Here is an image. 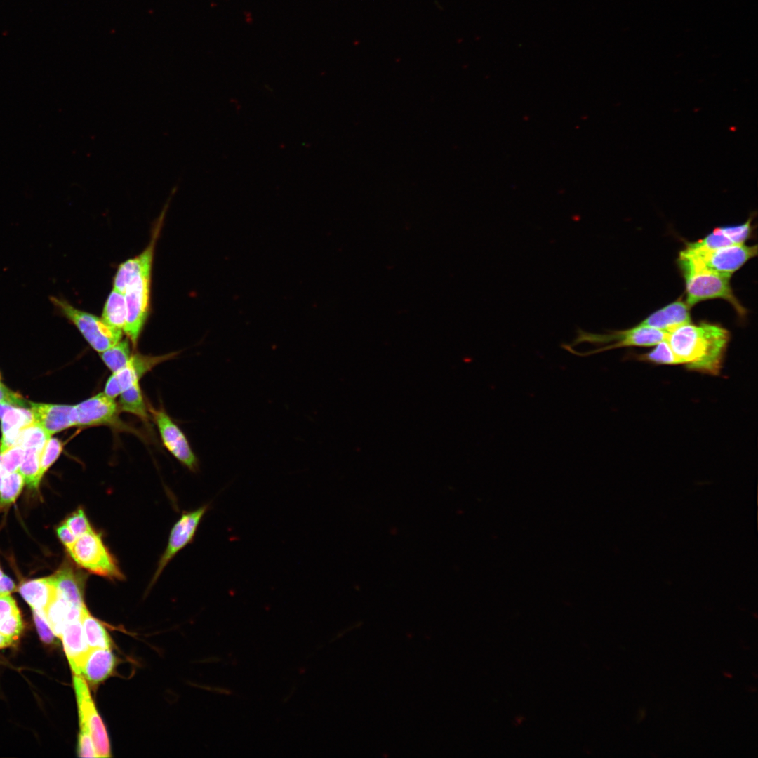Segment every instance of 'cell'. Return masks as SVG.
<instances>
[{"mask_svg": "<svg viewBox=\"0 0 758 758\" xmlns=\"http://www.w3.org/2000/svg\"><path fill=\"white\" fill-rule=\"evenodd\" d=\"M4 576L2 571L0 569V578Z\"/></svg>", "mask_w": 758, "mask_h": 758, "instance_id": "obj_40", "label": "cell"}, {"mask_svg": "<svg viewBox=\"0 0 758 758\" xmlns=\"http://www.w3.org/2000/svg\"><path fill=\"white\" fill-rule=\"evenodd\" d=\"M175 353L164 355L151 356L135 354L131 355L128 362L122 368L108 378L104 389V393L112 399H115L133 384L151 371L157 364L173 358Z\"/></svg>", "mask_w": 758, "mask_h": 758, "instance_id": "obj_10", "label": "cell"}, {"mask_svg": "<svg viewBox=\"0 0 758 758\" xmlns=\"http://www.w3.org/2000/svg\"><path fill=\"white\" fill-rule=\"evenodd\" d=\"M208 508L209 505L206 504L194 511L185 512L174 525L171 532L168 546L159 560L152 583L157 580L166 565L177 552L192 542Z\"/></svg>", "mask_w": 758, "mask_h": 758, "instance_id": "obj_12", "label": "cell"}, {"mask_svg": "<svg viewBox=\"0 0 758 758\" xmlns=\"http://www.w3.org/2000/svg\"><path fill=\"white\" fill-rule=\"evenodd\" d=\"M29 402L20 394L7 387L1 380L0 377V404H6L15 406L29 408Z\"/></svg>", "mask_w": 758, "mask_h": 758, "instance_id": "obj_34", "label": "cell"}, {"mask_svg": "<svg viewBox=\"0 0 758 758\" xmlns=\"http://www.w3.org/2000/svg\"><path fill=\"white\" fill-rule=\"evenodd\" d=\"M1 439L0 453L17 444L21 431L34 423L29 408L0 404Z\"/></svg>", "mask_w": 758, "mask_h": 758, "instance_id": "obj_15", "label": "cell"}, {"mask_svg": "<svg viewBox=\"0 0 758 758\" xmlns=\"http://www.w3.org/2000/svg\"><path fill=\"white\" fill-rule=\"evenodd\" d=\"M56 533L58 538L67 549L71 547L77 539L65 522L57 528Z\"/></svg>", "mask_w": 758, "mask_h": 758, "instance_id": "obj_37", "label": "cell"}, {"mask_svg": "<svg viewBox=\"0 0 758 758\" xmlns=\"http://www.w3.org/2000/svg\"><path fill=\"white\" fill-rule=\"evenodd\" d=\"M649 352L638 355L640 361H644L657 365H681V362L673 352L667 340H663Z\"/></svg>", "mask_w": 758, "mask_h": 758, "instance_id": "obj_27", "label": "cell"}, {"mask_svg": "<svg viewBox=\"0 0 758 758\" xmlns=\"http://www.w3.org/2000/svg\"><path fill=\"white\" fill-rule=\"evenodd\" d=\"M73 684L78 705L80 729L88 731L98 757H111L107 733L96 710L86 681L81 675L74 674Z\"/></svg>", "mask_w": 758, "mask_h": 758, "instance_id": "obj_8", "label": "cell"}, {"mask_svg": "<svg viewBox=\"0 0 758 758\" xmlns=\"http://www.w3.org/2000/svg\"><path fill=\"white\" fill-rule=\"evenodd\" d=\"M686 282V302L691 307L706 300L722 298L728 301L743 317L746 310L734 295L731 276L705 269L680 267Z\"/></svg>", "mask_w": 758, "mask_h": 758, "instance_id": "obj_4", "label": "cell"}, {"mask_svg": "<svg viewBox=\"0 0 758 758\" xmlns=\"http://www.w3.org/2000/svg\"><path fill=\"white\" fill-rule=\"evenodd\" d=\"M77 426H109L117 430H130L119 419L120 413L114 399L104 392L94 395L75 405Z\"/></svg>", "mask_w": 758, "mask_h": 758, "instance_id": "obj_9", "label": "cell"}, {"mask_svg": "<svg viewBox=\"0 0 758 758\" xmlns=\"http://www.w3.org/2000/svg\"><path fill=\"white\" fill-rule=\"evenodd\" d=\"M14 641H15L13 639H11V638H8L7 637H5L4 635H3L2 634L0 633V649L6 647L8 646H10V645L13 644V643Z\"/></svg>", "mask_w": 758, "mask_h": 758, "instance_id": "obj_38", "label": "cell"}, {"mask_svg": "<svg viewBox=\"0 0 758 758\" xmlns=\"http://www.w3.org/2000/svg\"><path fill=\"white\" fill-rule=\"evenodd\" d=\"M667 336L668 333L638 324L630 329L605 334L578 328L571 343H563L561 347L574 355L586 357L616 348L654 346Z\"/></svg>", "mask_w": 758, "mask_h": 758, "instance_id": "obj_2", "label": "cell"}, {"mask_svg": "<svg viewBox=\"0 0 758 758\" xmlns=\"http://www.w3.org/2000/svg\"><path fill=\"white\" fill-rule=\"evenodd\" d=\"M152 266L135 274L124 291L126 307V319L123 331L132 345H137L138 338L149 312Z\"/></svg>", "mask_w": 758, "mask_h": 758, "instance_id": "obj_7", "label": "cell"}, {"mask_svg": "<svg viewBox=\"0 0 758 758\" xmlns=\"http://www.w3.org/2000/svg\"><path fill=\"white\" fill-rule=\"evenodd\" d=\"M81 623L84 636L90 649H110L112 639L102 624L92 616L86 607L81 613Z\"/></svg>", "mask_w": 758, "mask_h": 758, "instance_id": "obj_21", "label": "cell"}, {"mask_svg": "<svg viewBox=\"0 0 758 758\" xmlns=\"http://www.w3.org/2000/svg\"><path fill=\"white\" fill-rule=\"evenodd\" d=\"M728 330L706 321L682 325L668 333L667 341L681 365L712 375L720 373L729 342Z\"/></svg>", "mask_w": 758, "mask_h": 758, "instance_id": "obj_1", "label": "cell"}, {"mask_svg": "<svg viewBox=\"0 0 758 758\" xmlns=\"http://www.w3.org/2000/svg\"><path fill=\"white\" fill-rule=\"evenodd\" d=\"M62 451V444L57 438L51 437L44 445L40 456V470L42 477L58 459Z\"/></svg>", "mask_w": 758, "mask_h": 758, "instance_id": "obj_29", "label": "cell"}, {"mask_svg": "<svg viewBox=\"0 0 758 758\" xmlns=\"http://www.w3.org/2000/svg\"><path fill=\"white\" fill-rule=\"evenodd\" d=\"M18 590L32 609L45 613L58 596L51 576L27 581L20 586Z\"/></svg>", "mask_w": 758, "mask_h": 758, "instance_id": "obj_20", "label": "cell"}, {"mask_svg": "<svg viewBox=\"0 0 758 758\" xmlns=\"http://www.w3.org/2000/svg\"><path fill=\"white\" fill-rule=\"evenodd\" d=\"M8 474V472H6V470H5V468H4V465H3V463H2V460H1V453H0V488H1V484H2V481H3V479H4V477H6V475H7Z\"/></svg>", "mask_w": 758, "mask_h": 758, "instance_id": "obj_39", "label": "cell"}, {"mask_svg": "<svg viewBox=\"0 0 758 758\" xmlns=\"http://www.w3.org/2000/svg\"><path fill=\"white\" fill-rule=\"evenodd\" d=\"M51 580L56 588L58 596L72 606L83 609L84 576L74 571L72 567L65 566L60 568Z\"/></svg>", "mask_w": 758, "mask_h": 758, "instance_id": "obj_18", "label": "cell"}, {"mask_svg": "<svg viewBox=\"0 0 758 758\" xmlns=\"http://www.w3.org/2000/svg\"><path fill=\"white\" fill-rule=\"evenodd\" d=\"M166 448L181 463L192 472L199 468V460L182 430L163 409L150 408Z\"/></svg>", "mask_w": 758, "mask_h": 758, "instance_id": "obj_11", "label": "cell"}, {"mask_svg": "<svg viewBox=\"0 0 758 758\" xmlns=\"http://www.w3.org/2000/svg\"><path fill=\"white\" fill-rule=\"evenodd\" d=\"M117 658L110 649H90L85 656L80 674L93 685H97L113 672Z\"/></svg>", "mask_w": 758, "mask_h": 758, "instance_id": "obj_17", "label": "cell"}, {"mask_svg": "<svg viewBox=\"0 0 758 758\" xmlns=\"http://www.w3.org/2000/svg\"><path fill=\"white\" fill-rule=\"evenodd\" d=\"M690 307L678 299L655 311L638 325L670 333L675 328L691 322Z\"/></svg>", "mask_w": 758, "mask_h": 758, "instance_id": "obj_16", "label": "cell"}, {"mask_svg": "<svg viewBox=\"0 0 758 758\" xmlns=\"http://www.w3.org/2000/svg\"><path fill=\"white\" fill-rule=\"evenodd\" d=\"M65 523L77 538L86 534L93 529L84 510L81 507H79L75 512L70 514L67 518Z\"/></svg>", "mask_w": 758, "mask_h": 758, "instance_id": "obj_30", "label": "cell"}, {"mask_svg": "<svg viewBox=\"0 0 758 758\" xmlns=\"http://www.w3.org/2000/svg\"><path fill=\"white\" fill-rule=\"evenodd\" d=\"M60 639L72 671L74 674H80L82 662L90 650L81 620L69 621L65 627Z\"/></svg>", "mask_w": 758, "mask_h": 758, "instance_id": "obj_19", "label": "cell"}, {"mask_svg": "<svg viewBox=\"0 0 758 758\" xmlns=\"http://www.w3.org/2000/svg\"><path fill=\"white\" fill-rule=\"evenodd\" d=\"M117 404L120 412L130 413L142 421L148 422L149 416L139 382L133 384L119 394Z\"/></svg>", "mask_w": 758, "mask_h": 758, "instance_id": "obj_23", "label": "cell"}, {"mask_svg": "<svg viewBox=\"0 0 758 758\" xmlns=\"http://www.w3.org/2000/svg\"><path fill=\"white\" fill-rule=\"evenodd\" d=\"M751 220L752 219L750 218L745 222L738 225L718 228L733 244H742L749 238L751 234Z\"/></svg>", "mask_w": 758, "mask_h": 758, "instance_id": "obj_31", "label": "cell"}, {"mask_svg": "<svg viewBox=\"0 0 758 758\" xmlns=\"http://www.w3.org/2000/svg\"><path fill=\"white\" fill-rule=\"evenodd\" d=\"M100 354L107 367L115 373L126 366L131 357L130 343L127 339L121 340Z\"/></svg>", "mask_w": 758, "mask_h": 758, "instance_id": "obj_25", "label": "cell"}, {"mask_svg": "<svg viewBox=\"0 0 758 758\" xmlns=\"http://www.w3.org/2000/svg\"><path fill=\"white\" fill-rule=\"evenodd\" d=\"M34 423L49 435L77 426L75 405L51 404L29 402Z\"/></svg>", "mask_w": 758, "mask_h": 758, "instance_id": "obj_13", "label": "cell"}, {"mask_svg": "<svg viewBox=\"0 0 758 758\" xmlns=\"http://www.w3.org/2000/svg\"><path fill=\"white\" fill-rule=\"evenodd\" d=\"M34 620L41 639L46 643H51L54 633L48 622L46 613L32 609Z\"/></svg>", "mask_w": 758, "mask_h": 758, "instance_id": "obj_33", "label": "cell"}, {"mask_svg": "<svg viewBox=\"0 0 758 758\" xmlns=\"http://www.w3.org/2000/svg\"><path fill=\"white\" fill-rule=\"evenodd\" d=\"M24 484L23 477L18 471L9 473L4 477L0 488V510L15 501Z\"/></svg>", "mask_w": 758, "mask_h": 758, "instance_id": "obj_26", "label": "cell"}, {"mask_svg": "<svg viewBox=\"0 0 758 758\" xmlns=\"http://www.w3.org/2000/svg\"><path fill=\"white\" fill-rule=\"evenodd\" d=\"M101 319L109 326L123 331L126 319L124 293L113 288L105 302Z\"/></svg>", "mask_w": 758, "mask_h": 758, "instance_id": "obj_22", "label": "cell"}, {"mask_svg": "<svg viewBox=\"0 0 758 758\" xmlns=\"http://www.w3.org/2000/svg\"><path fill=\"white\" fill-rule=\"evenodd\" d=\"M41 451L34 448L25 449L22 462L18 469L25 484L31 489H37L43 477L40 470Z\"/></svg>", "mask_w": 758, "mask_h": 758, "instance_id": "obj_24", "label": "cell"}, {"mask_svg": "<svg viewBox=\"0 0 758 758\" xmlns=\"http://www.w3.org/2000/svg\"><path fill=\"white\" fill-rule=\"evenodd\" d=\"M20 613L15 599L10 593H0V621Z\"/></svg>", "mask_w": 758, "mask_h": 758, "instance_id": "obj_36", "label": "cell"}, {"mask_svg": "<svg viewBox=\"0 0 758 758\" xmlns=\"http://www.w3.org/2000/svg\"><path fill=\"white\" fill-rule=\"evenodd\" d=\"M25 451L20 446L15 445L6 451L0 453L4 467L8 474L18 471L22 462Z\"/></svg>", "mask_w": 758, "mask_h": 758, "instance_id": "obj_32", "label": "cell"}, {"mask_svg": "<svg viewBox=\"0 0 758 758\" xmlns=\"http://www.w3.org/2000/svg\"><path fill=\"white\" fill-rule=\"evenodd\" d=\"M78 755L80 757H98L91 735L86 729H80Z\"/></svg>", "mask_w": 758, "mask_h": 758, "instance_id": "obj_35", "label": "cell"}, {"mask_svg": "<svg viewBox=\"0 0 758 758\" xmlns=\"http://www.w3.org/2000/svg\"><path fill=\"white\" fill-rule=\"evenodd\" d=\"M67 550L77 565L91 573L112 580L124 578L117 560L104 544L101 535L93 529L77 538Z\"/></svg>", "mask_w": 758, "mask_h": 758, "instance_id": "obj_6", "label": "cell"}, {"mask_svg": "<svg viewBox=\"0 0 758 758\" xmlns=\"http://www.w3.org/2000/svg\"><path fill=\"white\" fill-rule=\"evenodd\" d=\"M50 300L56 312L72 322L98 352L121 340L122 331L109 326L101 318L77 309L63 298L51 296Z\"/></svg>", "mask_w": 758, "mask_h": 758, "instance_id": "obj_5", "label": "cell"}, {"mask_svg": "<svg viewBox=\"0 0 758 758\" xmlns=\"http://www.w3.org/2000/svg\"><path fill=\"white\" fill-rule=\"evenodd\" d=\"M757 253V245L742 244L707 250L686 244L679 253L678 261L679 267L705 269L731 277Z\"/></svg>", "mask_w": 758, "mask_h": 758, "instance_id": "obj_3", "label": "cell"}, {"mask_svg": "<svg viewBox=\"0 0 758 758\" xmlns=\"http://www.w3.org/2000/svg\"><path fill=\"white\" fill-rule=\"evenodd\" d=\"M51 437L39 425L34 423L21 431L16 445L20 446L25 450L33 448L43 449Z\"/></svg>", "mask_w": 758, "mask_h": 758, "instance_id": "obj_28", "label": "cell"}, {"mask_svg": "<svg viewBox=\"0 0 758 758\" xmlns=\"http://www.w3.org/2000/svg\"><path fill=\"white\" fill-rule=\"evenodd\" d=\"M168 204V203L166 204L163 211L156 222L150 242L147 248L138 256L128 259L118 267L114 277L113 288L124 293L126 285L135 274L144 268L152 265L155 245L163 225Z\"/></svg>", "mask_w": 758, "mask_h": 758, "instance_id": "obj_14", "label": "cell"}]
</instances>
